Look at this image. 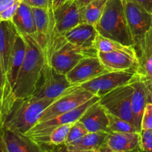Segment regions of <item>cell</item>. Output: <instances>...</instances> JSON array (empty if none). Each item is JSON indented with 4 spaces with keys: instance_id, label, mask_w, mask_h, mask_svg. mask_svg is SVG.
Here are the masks:
<instances>
[{
    "instance_id": "6da1fadb",
    "label": "cell",
    "mask_w": 152,
    "mask_h": 152,
    "mask_svg": "<svg viewBox=\"0 0 152 152\" xmlns=\"http://www.w3.org/2000/svg\"><path fill=\"white\" fill-rule=\"evenodd\" d=\"M26 42L25 58L18 73L9 102L1 108L2 112L16 99H25L33 95L40 82L45 65L46 55L34 37H23Z\"/></svg>"
},
{
    "instance_id": "7a4b0ae2",
    "label": "cell",
    "mask_w": 152,
    "mask_h": 152,
    "mask_svg": "<svg viewBox=\"0 0 152 152\" xmlns=\"http://www.w3.org/2000/svg\"><path fill=\"white\" fill-rule=\"evenodd\" d=\"M57 99H16L1 112V127L25 134L39 122L44 110Z\"/></svg>"
},
{
    "instance_id": "3957f363",
    "label": "cell",
    "mask_w": 152,
    "mask_h": 152,
    "mask_svg": "<svg viewBox=\"0 0 152 152\" xmlns=\"http://www.w3.org/2000/svg\"><path fill=\"white\" fill-rule=\"evenodd\" d=\"M95 27L101 37L127 46H135L125 18L122 0H107L102 16Z\"/></svg>"
},
{
    "instance_id": "277c9868",
    "label": "cell",
    "mask_w": 152,
    "mask_h": 152,
    "mask_svg": "<svg viewBox=\"0 0 152 152\" xmlns=\"http://www.w3.org/2000/svg\"><path fill=\"white\" fill-rule=\"evenodd\" d=\"M122 1L127 23L137 53L146 34L152 28V15L134 0Z\"/></svg>"
},
{
    "instance_id": "5b68a950",
    "label": "cell",
    "mask_w": 152,
    "mask_h": 152,
    "mask_svg": "<svg viewBox=\"0 0 152 152\" xmlns=\"http://www.w3.org/2000/svg\"><path fill=\"white\" fill-rule=\"evenodd\" d=\"M74 86H77V85L70 83L66 74L58 72L52 65L46 63L40 83L31 97L35 99H58L68 89Z\"/></svg>"
},
{
    "instance_id": "8992f818",
    "label": "cell",
    "mask_w": 152,
    "mask_h": 152,
    "mask_svg": "<svg viewBox=\"0 0 152 152\" xmlns=\"http://www.w3.org/2000/svg\"><path fill=\"white\" fill-rule=\"evenodd\" d=\"M92 56H98V51L94 48H84L66 42L54 52L48 64L58 72L66 74L82 59Z\"/></svg>"
},
{
    "instance_id": "52a82bcc",
    "label": "cell",
    "mask_w": 152,
    "mask_h": 152,
    "mask_svg": "<svg viewBox=\"0 0 152 152\" xmlns=\"http://www.w3.org/2000/svg\"><path fill=\"white\" fill-rule=\"evenodd\" d=\"M137 78V71H109L80 85V86L95 96L101 97L120 86L131 84Z\"/></svg>"
},
{
    "instance_id": "ba28073f",
    "label": "cell",
    "mask_w": 152,
    "mask_h": 152,
    "mask_svg": "<svg viewBox=\"0 0 152 152\" xmlns=\"http://www.w3.org/2000/svg\"><path fill=\"white\" fill-rule=\"evenodd\" d=\"M133 93L134 88L131 84L120 86L100 97L99 102L107 113L134 125L131 111Z\"/></svg>"
},
{
    "instance_id": "9c48e42d",
    "label": "cell",
    "mask_w": 152,
    "mask_h": 152,
    "mask_svg": "<svg viewBox=\"0 0 152 152\" xmlns=\"http://www.w3.org/2000/svg\"><path fill=\"white\" fill-rule=\"evenodd\" d=\"M93 94L82 88L80 86L68 89L63 95L44 110L38 123L56 117L77 108L95 96Z\"/></svg>"
},
{
    "instance_id": "30bf717a",
    "label": "cell",
    "mask_w": 152,
    "mask_h": 152,
    "mask_svg": "<svg viewBox=\"0 0 152 152\" xmlns=\"http://www.w3.org/2000/svg\"><path fill=\"white\" fill-rule=\"evenodd\" d=\"M100 97L95 96L83 104L80 105L77 108L61 114L56 117L46 120V121L38 123L31 129L28 131L25 134L32 140L39 139V138L45 137L48 136L52 131L56 129L58 126L66 124H73L78 121L79 119L82 116V114L86 111V110L90 105L99 100Z\"/></svg>"
},
{
    "instance_id": "8fae6325",
    "label": "cell",
    "mask_w": 152,
    "mask_h": 152,
    "mask_svg": "<svg viewBox=\"0 0 152 152\" xmlns=\"http://www.w3.org/2000/svg\"><path fill=\"white\" fill-rule=\"evenodd\" d=\"M53 14L58 50L66 42L64 34L80 24L79 7L73 0H69L53 9Z\"/></svg>"
},
{
    "instance_id": "7c38bea8",
    "label": "cell",
    "mask_w": 152,
    "mask_h": 152,
    "mask_svg": "<svg viewBox=\"0 0 152 152\" xmlns=\"http://www.w3.org/2000/svg\"><path fill=\"white\" fill-rule=\"evenodd\" d=\"M107 72L98 56H92L82 59L66 76L70 83L80 86Z\"/></svg>"
},
{
    "instance_id": "4fadbf2b",
    "label": "cell",
    "mask_w": 152,
    "mask_h": 152,
    "mask_svg": "<svg viewBox=\"0 0 152 152\" xmlns=\"http://www.w3.org/2000/svg\"><path fill=\"white\" fill-rule=\"evenodd\" d=\"M138 78L145 84L148 91L149 102H152V28L146 34L137 52Z\"/></svg>"
},
{
    "instance_id": "5bb4252c",
    "label": "cell",
    "mask_w": 152,
    "mask_h": 152,
    "mask_svg": "<svg viewBox=\"0 0 152 152\" xmlns=\"http://www.w3.org/2000/svg\"><path fill=\"white\" fill-rule=\"evenodd\" d=\"M4 152H46L26 134L1 127Z\"/></svg>"
},
{
    "instance_id": "9a60e30c",
    "label": "cell",
    "mask_w": 152,
    "mask_h": 152,
    "mask_svg": "<svg viewBox=\"0 0 152 152\" xmlns=\"http://www.w3.org/2000/svg\"><path fill=\"white\" fill-rule=\"evenodd\" d=\"M78 121L84 126L88 132L109 133L107 112L100 104L99 100L90 105L82 114Z\"/></svg>"
},
{
    "instance_id": "2e32d148",
    "label": "cell",
    "mask_w": 152,
    "mask_h": 152,
    "mask_svg": "<svg viewBox=\"0 0 152 152\" xmlns=\"http://www.w3.org/2000/svg\"><path fill=\"white\" fill-rule=\"evenodd\" d=\"M98 57L108 71H137L138 57L119 52L98 51Z\"/></svg>"
},
{
    "instance_id": "e0dca14e",
    "label": "cell",
    "mask_w": 152,
    "mask_h": 152,
    "mask_svg": "<svg viewBox=\"0 0 152 152\" xmlns=\"http://www.w3.org/2000/svg\"><path fill=\"white\" fill-rule=\"evenodd\" d=\"M25 52H26V42L23 37L17 33V35L16 37L14 45H13V50H12L11 54H10V60L8 63V68L7 71V88H8L9 92H10V99H8L6 103L1 105V108L4 105L9 102L11 97V92L13 89V86L16 82V77H17L18 73L20 70L21 66L22 65V62L25 58Z\"/></svg>"
},
{
    "instance_id": "ac0fdd59",
    "label": "cell",
    "mask_w": 152,
    "mask_h": 152,
    "mask_svg": "<svg viewBox=\"0 0 152 152\" xmlns=\"http://www.w3.org/2000/svg\"><path fill=\"white\" fill-rule=\"evenodd\" d=\"M106 145L116 152H143L139 132H110Z\"/></svg>"
},
{
    "instance_id": "d6986e66",
    "label": "cell",
    "mask_w": 152,
    "mask_h": 152,
    "mask_svg": "<svg viewBox=\"0 0 152 152\" xmlns=\"http://www.w3.org/2000/svg\"><path fill=\"white\" fill-rule=\"evenodd\" d=\"M134 88L132 99H131V111H132L134 125L139 132H141V123L143 112L148 102H149L148 91L145 84L137 78L132 83Z\"/></svg>"
},
{
    "instance_id": "ffe728a7",
    "label": "cell",
    "mask_w": 152,
    "mask_h": 152,
    "mask_svg": "<svg viewBox=\"0 0 152 152\" xmlns=\"http://www.w3.org/2000/svg\"><path fill=\"white\" fill-rule=\"evenodd\" d=\"M98 34L94 25L80 23L66 33L63 37L66 41L72 44L84 48H94V42Z\"/></svg>"
},
{
    "instance_id": "44dd1931",
    "label": "cell",
    "mask_w": 152,
    "mask_h": 152,
    "mask_svg": "<svg viewBox=\"0 0 152 152\" xmlns=\"http://www.w3.org/2000/svg\"><path fill=\"white\" fill-rule=\"evenodd\" d=\"M11 22L16 31L22 37L31 36L34 37L36 34L35 21L32 7L21 1Z\"/></svg>"
},
{
    "instance_id": "7402d4cb",
    "label": "cell",
    "mask_w": 152,
    "mask_h": 152,
    "mask_svg": "<svg viewBox=\"0 0 152 152\" xmlns=\"http://www.w3.org/2000/svg\"><path fill=\"white\" fill-rule=\"evenodd\" d=\"M32 11L34 13L36 28L34 39L45 53L47 46L48 39H49V33L53 9L32 7Z\"/></svg>"
},
{
    "instance_id": "603a6c76",
    "label": "cell",
    "mask_w": 152,
    "mask_h": 152,
    "mask_svg": "<svg viewBox=\"0 0 152 152\" xmlns=\"http://www.w3.org/2000/svg\"><path fill=\"white\" fill-rule=\"evenodd\" d=\"M16 35L17 31L11 21L0 22V56L6 74Z\"/></svg>"
},
{
    "instance_id": "cb8c5ba5",
    "label": "cell",
    "mask_w": 152,
    "mask_h": 152,
    "mask_svg": "<svg viewBox=\"0 0 152 152\" xmlns=\"http://www.w3.org/2000/svg\"><path fill=\"white\" fill-rule=\"evenodd\" d=\"M107 132H89L78 140L65 145L69 149L71 150L95 151L101 147L107 145Z\"/></svg>"
},
{
    "instance_id": "d4e9b609",
    "label": "cell",
    "mask_w": 152,
    "mask_h": 152,
    "mask_svg": "<svg viewBox=\"0 0 152 152\" xmlns=\"http://www.w3.org/2000/svg\"><path fill=\"white\" fill-rule=\"evenodd\" d=\"M107 0H93L87 4L79 7L80 23L95 26L102 16Z\"/></svg>"
},
{
    "instance_id": "484cf974",
    "label": "cell",
    "mask_w": 152,
    "mask_h": 152,
    "mask_svg": "<svg viewBox=\"0 0 152 152\" xmlns=\"http://www.w3.org/2000/svg\"><path fill=\"white\" fill-rule=\"evenodd\" d=\"M94 48L100 52H119L138 57L137 50L133 46H127L115 40L105 38L98 34L94 42Z\"/></svg>"
},
{
    "instance_id": "4316f807",
    "label": "cell",
    "mask_w": 152,
    "mask_h": 152,
    "mask_svg": "<svg viewBox=\"0 0 152 152\" xmlns=\"http://www.w3.org/2000/svg\"><path fill=\"white\" fill-rule=\"evenodd\" d=\"M109 120V133L110 132H139L135 126L129 122L107 113ZM140 133V132H139Z\"/></svg>"
},
{
    "instance_id": "83f0119b",
    "label": "cell",
    "mask_w": 152,
    "mask_h": 152,
    "mask_svg": "<svg viewBox=\"0 0 152 152\" xmlns=\"http://www.w3.org/2000/svg\"><path fill=\"white\" fill-rule=\"evenodd\" d=\"M87 133H89V132L84 127V126L80 122L77 121L76 123H73L72 126L70 128L65 144L67 145V144L75 142V141L78 140L79 139L83 137Z\"/></svg>"
},
{
    "instance_id": "f1b7e54d",
    "label": "cell",
    "mask_w": 152,
    "mask_h": 152,
    "mask_svg": "<svg viewBox=\"0 0 152 152\" xmlns=\"http://www.w3.org/2000/svg\"><path fill=\"white\" fill-rule=\"evenodd\" d=\"M0 91L1 92V105H4V103L8 101L10 99V92H9L8 88H7V77H6V73L4 71V65H3L2 60H1V56H0Z\"/></svg>"
},
{
    "instance_id": "f546056e",
    "label": "cell",
    "mask_w": 152,
    "mask_h": 152,
    "mask_svg": "<svg viewBox=\"0 0 152 152\" xmlns=\"http://www.w3.org/2000/svg\"><path fill=\"white\" fill-rule=\"evenodd\" d=\"M142 130H152V102L146 104L141 123Z\"/></svg>"
},
{
    "instance_id": "4dcf8cb0",
    "label": "cell",
    "mask_w": 152,
    "mask_h": 152,
    "mask_svg": "<svg viewBox=\"0 0 152 152\" xmlns=\"http://www.w3.org/2000/svg\"><path fill=\"white\" fill-rule=\"evenodd\" d=\"M140 141L143 152H152V130H142Z\"/></svg>"
},
{
    "instance_id": "1f68e13d",
    "label": "cell",
    "mask_w": 152,
    "mask_h": 152,
    "mask_svg": "<svg viewBox=\"0 0 152 152\" xmlns=\"http://www.w3.org/2000/svg\"><path fill=\"white\" fill-rule=\"evenodd\" d=\"M21 1H22V0L16 1L14 4L7 7L6 10H4L1 13H0V21H11L12 18L16 13Z\"/></svg>"
},
{
    "instance_id": "d6a6232c",
    "label": "cell",
    "mask_w": 152,
    "mask_h": 152,
    "mask_svg": "<svg viewBox=\"0 0 152 152\" xmlns=\"http://www.w3.org/2000/svg\"><path fill=\"white\" fill-rule=\"evenodd\" d=\"M22 1L31 7L50 9L52 8L53 5V0H22Z\"/></svg>"
},
{
    "instance_id": "836d02e7",
    "label": "cell",
    "mask_w": 152,
    "mask_h": 152,
    "mask_svg": "<svg viewBox=\"0 0 152 152\" xmlns=\"http://www.w3.org/2000/svg\"><path fill=\"white\" fill-rule=\"evenodd\" d=\"M41 146V145H40ZM46 152H93L94 151H80V150L69 149L65 144L56 146H41Z\"/></svg>"
},
{
    "instance_id": "e575fe53",
    "label": "cell",
    "mask_w": 152,
    "mask_h": 152,
    "mask_svg": "<svg viewBox=\"0 0 152 152\" xmlns=\"http://www.w3.org/2000/svg\"><path fill=\"white\" fill-rule=\"evenodd\" d=\"M134 1L152 15V0H134Z\"/></svg>"
},
{
    "instance_id": "d590c367",
    "label": "cell",
    "mask_w": 152,
    "mask_h": 152,
    "mask_svg": "<svg viewBox=\"0 0 152 152\" xmlns=\"http://www.w3.org/2000/svg\"><path fill=\"white\" fill-rule=\"evenodd\" d=\"M17 1L19 0H0V13L4 11Z\"/></svg>"
},
{
    "instance_id": "8d00e7d4",
    "label": "cell",
    "mask_w": 152,
    "mask_h": 152,
    "mask_svg": "<svg viewBox=\"0 0 152 152\" xmlns=\"http://www.w3.org/2000/svg\"><path fill=\"white\" fill-rule=\"evenodd\" d=\"M73 1L78 5L79 7H82V6L86 5V4L91 2V1H93V0H73Z\"/></svg>"
},
{
    "instance_id": "74e56055",
    "label": "cell",
    "mask_w": 152,
    "mask_h": 152,
    "mask_svg": "<svg viewBox=\"0 0 152 152\" xmlns=\"http://www.w3.org/2000/svg\"><path fill=\"white\" fill-rule=\"evenodd\" d=\"M93 152H116V151H114L113 150L110 149V148H109V147H107V145H104V146L101 147V148L95 150Z\"/></svg>"
},
{
    "instance_id": "f35d334b",
    "label": "cell",
    "mask_w": 152,
    "mask_h": 152,
    "mask_svg": "<svg viewBox=\"0 0 152 152\" xmlns=\"http://www.w3.org/2000/svg\"><path fill=\"white\" fill-rule=\"evenodd\" d=\"M66 1H69V0H53V5H52V8L53 9L57 8L58 6L63 4V3L66 2Z\"/></svg>"
},
{
    "instance_id": "ab89813d",
    "label": "cell",
    "mask_w": 152,
    "mask_h": 152,
    "mask_svg": "<svg viewBox=\"0 0 152 152\" xmlns=\"http://www.w3.org/2000/svg\"><path fill=\"white\" fill-rule=\"evenodd\" d=\"M1 127L0 126V152H4L3 150V145H2V139H1Z\"/></svg>"
},
{
    "instance_id": "60d3db41",
    "label": "cell",
    "mask_w": 152,
    "mask_h": 152,
    "mask_svg": "<svg viewBox=\"0 0 152 152\" xmlns=\"http://www.w3.org/2000/svg\"><path fill=\"white\" fill-rule=\"evenodd\" d=\"M0 126H1V102H0Z\"/></svg>"
},
{
    "instance_id": "b9f144b4",
    "label": "cell",
    "mask_w": 152,
    "mask_h": 152,
    "mask_svg": "<svg viewBox=\"0 0 152 152\" xmlns=\"http://www.w3.org/2000/svg\"><path fill=\"white\" fill-rule=\"evenodd\" d=\"M1 97H2V96H1V92L0 91V102H1Z\"/></svg>"
},
{
    "instance_id": "7bdbcfd3",
    "label": "cell",
    "mask_w": 152,
    "mask_h": 152,
    "mask_svg": "<svg viewBox=\"0 0 152 152\" xmlns=\"http://www.w3.org/2000/svg\"><path fill=\"white\" fill-rule=\"evenodd\" d=\"M0 22H1V21H0Z\"/></svg>"
}]
</instances>
